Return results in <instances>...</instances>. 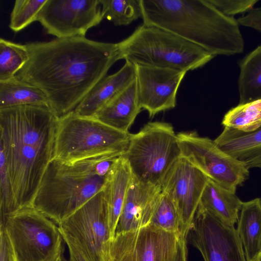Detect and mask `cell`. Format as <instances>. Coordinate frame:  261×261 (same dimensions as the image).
I'll list each match as a JSON object with an SVG mask.
<instances>
[{"mask_svg":"<svg viewBox=\"0 0 261 261\" xmlns=\"http://www.w3.org/2000/svg\"><path fill=\"white\" fill-rule=\"evenodd\" d=\"M25 44L29 59L16 76L40 89L58 118L74 111L121 60L117 43L85 36Z\"/></svg>","mask_w":261,"mask_h":261,"instance_id":"1","label":"cell"},{"mask_svg":"<svg viewBox=\"0 0 261 261\" xmlns=\"http://www.w3.org/2000/svg\"><path fill=\"white\" fill-rule=\"evenodd\" d=\"M58 119L48 106L0 108V150L6 159L14 212L32 206L53 158Z\"/></svg>","mask_w":261,"mask_h":261,"instance_id":"2","label":"cell"},{"mask_svg":"<svg viewBox=\"0 0 261 261\" xmlns=\"http://www.w3.org/2000/svg\"><path fill=\"white\" fill-rule=\"evenodd\" d=\"M143 24L168 31L214 56L243 52L237 19L208 0H140Z\"/></svg>","mask_w":261,"mask_h":261,"instance_id":"3","label":"cell"},{"mask_svg":"<svg viewBox=\"0 0 261 261\" xmlns=\"http://www.w3.org/2000/svg\"><path fill=\"white\" fill-rule=\"evenodd\" d=\"M120 156L100 155L73 162L52 159L32 206L58 225L104 189Z\"/></svg>","mask_w":261,"mask_h":261,"instance_id":"4","label":"cell"},{"mask_svg":"<svg viewBox=\"0 0 261 261\" xmlns=\"http://www.w3.org/2000/svg\"><path fill=\"white\" fill-rule=\"evenodd\" d=\"M117 44L121 59L136 66L187 72L203 66L215 57L175 34L143 23Z\"/></svg>","mask_w":261,"mask_h":261,"instance_id":"5","label":"cell"},{"mask_svg":"<svg viewBox=\"0 0 261 261\" xmlns=\"http://www.w3.org/2000/svg\"><path fill=\"white\" fill-rule=\"evenodd\" d=\"M130 134L94 116L73 111L59 118L53 159L73 162L96 156H121L127 149Z\"/></svg>","mask_w":261,"mask_h":261,"instance_id":"6","label":"cell"},{"mask_svg":"<svg viewBox=\"0 0 261 261\" xmlns=\"http://www.w3.org/2000/svg\"><path fill=\"white\" fill-rule=\"evenodd\" d=\"M136 179L160 186L174 164L181 157L177 134L164 122H150L130 134L128 147L121 155Z\"/></svg>","mask_w":261,"mask_h":261,"instance_id":"7","label":"cell"},{"mask_svg":"<svg viewBox=\"0 0 261 261\" xmlns=\"http://www.w3.org/2000/svg\"><path fill=\"white\" fill-rule=\"evenodd\" d=\"M0 224L14 261H56L64 251L58 225L33 206L6 216Z\"/></svg>","mask_w":261,"mask_h":261,"instance_id":"8","label":"cell"},{"mask_svg":"<svg viewBox=\"0 0 261 261\" xmlns=\"http://www.w3.org/2000/svg\"><path fill=\"white\" fill-rule=\"evenodd\" d=\"M65 243L76 248L87 261H108L111 240L103 190L58 225Z\"/></svg>","mask_w":261,"mask_h":261,"instance_id":"9","label":"cell"},{"mask_svg":"<svg viewBox=\"0 0 261 261\" xmlns=\"http://www.w3.org/2000/svg\"><path fill=\"white\" fill-rule=\"evenodd\" d=\"M181 157L199 169L208 178L236 193L237 187L249 176V170L207 137L196 132L177 134Z\"/></svg>","mask_w":261,"mask_h":261,"instance_id":"10","label":"cell"},{"mask_svg":"<svg viewBox=\"0 0 261 261\" xmlns=\"http://www.w3.org/2000/svg\"><path fill=\"white\" fill-rule=\"evenodd\" d=\"M180 235L151 225L115 234L109 248L110 261H176Z\"/></svg>","mask_w":261,"mask_h":261,"instance_id":"11","label":"cell"},{"mask_svg":"<svg viewBox=\"0 0 261 261\" xmlns=\"http://www.w3.org/2000/svg\"><path fill=\"white\" fill-rule=\"evenodd\" d=\"M189 234L204 261H246L234 226L222 223L200 204Z\"/></svg>","mask_w":261,"mask_h":261,"instance_id":"12","label":"cell"},{"mask_svg":"<svg viewBox=\"0 0 261 261\" xmlns=\"http://www.w3.org/2000/svg\"><path fill=\"white\" fill-rule=\"evenodd\" d=\"M99 0H47L38 20L57 38L85 36L103 19Z\"/></svg>","mask_w":261,"mask_h":261,"instance_id":"13","label":"cell"},{"mask_svg":"<svg viewBox=\"0 0 261 261\" xmlns=\"http://www.w3.org/2000/svg\"><path fill=\"white\" fill-rule=\"evenodd\" d=\"M208 177L180 157L166 174L160 187L175 205L180 218V237L186 238Z\"/></svg>","mask_w":261,"mask_h":261,"instance_id":"14","label":"cell"},{"mask_svg":"<svg viewBox=\"0 0 261 261\" xmlns=\"http://www.w3.org/2000/svg\"><path fill=\"white\" fill-rule=\"evenodd\" d=\"M136 67V80L139 106L152 117L173 109L178 88L187 72L156 67Z\"/></svg>","mask_w":261,"mask_h":261,"instance_id":"15","label":"cell"},{"mask_svg":"<svg viewBox=\"0 0 261 261\" xmlns=\"http://www.w3.org/2000/svg\"><path fill=\"white\" fill-rule=\"evenodd\" d=\"M161 190L160 186L143 183L133 176L115 234L136 230L149 225L154 203Z\"/></svg>","mask_w":261,"mask_h":261,"instance_id":"16","label":"cell"},{"mask_svg":"<svg viewBox=\"0 0 261 261\" xmlns=\"http://www.w3.org/2000/svg\"><path fill=\"white\" fill-rule=\"evenodd\" d=\"M136 67L125 62L116 72L106 75L74 111L80 115H95L136 79Z\"/></svg>","mask_w":261,"mask_h":261,"instance_id":"17","label":"cell"},{"mask_svg":"<svg viewBox=\"0 0 261 261\" xmlns=\"http://www.w3.org/2000/svg\"><path fill=\"white\" fill-rule=\"evenodd\" d=\"M214 141L221 149L243 164L248 170L261 168V126L248 132L224 127Z\"/></svg>","mask_w":261,"mask_h":261,"instance_id":"18","label":"cell"},{"mask_svg":"<svg viewBox=\"0 0 261 261\" xmlns=\"http://www.w3.org/2000/svg\"><path fill=\"white\" fill-rule=\"evenodd\" d=\"M141 111L135 79L94 117L119 130L129 133L128 130Z\"/></svg>","mask_w":261,"mask_h":261,"instance_id":"19","label":"cell"},{"mask_svg":"<svg viewBox=\"0 0 261 261\" xmlns=\"http://www.w3.org/2000/svg\"><path fill=\"white\" fill-rule=\"evenodd\" d=\"M132 178V172L127 162L120 156L109 173L103 189L111 240L115 236L118 219Z\"/></svg>","mask_w":261,"mask_h":261,"instance_id":"20","label":"cell"},{"mask_svg":"<svg viewBox=\"0 0 261 261\" xmlns=\"http://www.w3.org/2000/svg\"><path fill=\"white\" fill-rule=\"evenodd\" d=\"M242 203L235 193L208 178L199 204L222 223L234 226L238 221Z\"/></svg>","mask_w":261,"mask_h":261,"instance_id":"21","label":"cell"},{"mask_svg":"<svg viewBox=\"0 0 261 261\" xmlns=\"http://www.w3.org/2000/svg\"><path fill=\"white\" fill-rule=\"evenodd\" d=\"M246 261L261 251V199L243 202L236 229Z\"/></svg>","mask_w":261,"mask_h":261,"instance_id":"22","label":"cell"},{"mask_svg":"<svg viewBox=\"0 0 261 261\" xmlns=\"http://www.w3.org/2000/svg\"><path fill=\"white\" fill-rule=\"evenodd\" d=\"M23 105L48 106V102L40 89L16 76L0 81V108Z\"/></svg>","mask_w":261,"mask_h":261,"instance_id":"23","label":"cell"},{"mask_svg":"<svg viewBox=\"0 0 261 261\" xmlns=\"http://www.w3.org/2000/svg\"><path fill=\"white\" fill-rule=\"evenodd\" d=\"M239 66V104L261 99V45L247 55Z\"/></svg>","mask_w":261,"mask_h":261,"instance_id":"24","label":"cell"},{"mask_svg":"<svg viewBox=\"0 0 261 261\" xmlns=\"http://www.w3.org/2000/svg\"><path fill=\"white\" fill-rule=\"evenodd\" d=\"M224 127L243 132H252L261 126V99L239 104L224 115L222 122Z\"/></svg>","mask_w":261,"mask_h":261,"instance_id":"25","label":"cell"},{"mask_svg":"<svg viewBox=\"0 0 261 261\" xmlns=\"http://www.w3.org/2000/svg\"><path fill=\"white\" fill-rule=\"evenodd\" d=\"M29 59L26 44L0 39V81L11 79Z\"/></svg>","mask_w":261,"mask_h":261,"instance_id":"26","label":"cell"},{"mask_svg":"<svg viewBox=\"0 0 261 261\" xmlns=\"http://www.w3.org/2000/svg\"><path fill=\"white\" fill-rule=\"evenodd\" d=\"M103 18L114 25H126L142 18L140 0H99Z\"/></svg>","mask_w":261,"mask_h":261,"instance_id":"27","label":"cell"},{"mask_svg":"<svg viewBox=\"0 0 261 261\" xmlns=\"http://www.w3.org/2000/svg\"><path fill=\"white\" fill-rule=\"evenodd\" d=\"M149 225L165 231L179 234L180 221L177 210L162 190L156 198Z\"/></svg>","mask_w":261,"mask_h":261,"instance_id":"28","label":"cell"},{"mask_svg":"<svg viewBox=\"0 0 261 261\" xmlns=\"http://www.w3.org/2000/svg\"><path fill=\"white\" fill-rule=\"evenodd\" d=\"M47 0H16L10 14L9 28L19 32L37 21L39 12Z\"/></svg>","mask_w":261,"mask_h":261,"instance_id":"29","label":"cell"},{"mask_svg":"<svg viewBox=\"0 0 261 261\" xmlns=\"http://www.w3.org/2000/svg\"><path fill=\"white\" fill-rule=\"evenodd\" d=\"M14 212L13 195L3 152L0 150V212L1 221Z\"/></svg>","mask_w":261,"mask_h":261,"instance_id":"30","label":"cell"},{"mask_svg":"<svg viewBox=\"0 0 261 261\" xmlns=\"http://www.w3.org/2000/svg\"><path fill=\"white\" fill-rule=\"evenodd\" d=\"M222 13L228 16L247 13L254 8L258 0H208Z\"/></svg>","mask_w":261,"mask_h":261,"instance_id":"31","label":"cell"},{"mask_svg":"<svg viewBox=\"0 0 261 261\" xmlns=\"http://www.w3.org/2000/svg\"><path fill=\"white\" fill-rule=\"evenodd\" d=\"M239 24L261 32V8H253L237 19Z\"/></svg>","mask_w":261,"mask_h":261,"instance_id":"32","label":"cell"},{"mask_svg":"<svg viewBox=\"0 0 261 261\" xmlns=\"http://www.w3.org/2000/svg\"><path fill=\"white\" fill-rule=\"evenodd\" d=\"M0 261H14L8 238L3 228H0Z\"/></svg>","mask_w":261,"mask_h":261,"instance_id":"33","label":"cell"},{"mask_svg":"<svg viewBox=\"0 0 261 261\" xmlns=\"http://www.w3.org/2000/svg\"><path fill=\"white\" fill-rule=\"evenodd\" d=\"M67 246L69 258H66L64 255V251L62 253L56 261H87L83 255L72 245L69 243H65Z\"/></svg>","mask_w":261,"mask_h":261,"instance_id":"34","label":"cell"},{"mask_svg":"<svg viewBox=\"0 0 261 261\" xmlns=\"http://www.w3.org/2000/svg\"><path fill=\"white\" fill-rule=\"evenodd\" d=\"M186 238L180 237L176 261H188Z\"/></svg>","mask_w":261,"mask_h":261,"instance_id":"35","label":"cell"},{"mask_svg":"<svg viewBox=\"0 0 261 261\" xmlns=\"http://www.w3.org/2000/svg\"><path fill=\"white\" fill-rule=\"evenodd\" d=\"M251 261H261V251Z\"/></svg>","mask_w":261,"mask_h":261,"instance_id":"36","label":"cell"},{"mask_svg":"<svg viewBox=\"0 0 261 261\" xmlns=\"http://www.w3.org/2000/svg\"><path fill=\"white\" fill-rule=\"evenodd\" d=\"M108 261H110L109 260Z\"/></svg>","mask_w":261,"mask_h":261,"instance_id":"37","label":"cell"}]
</instances>
